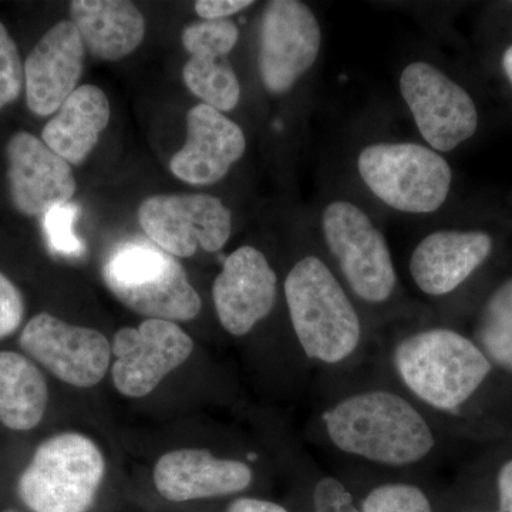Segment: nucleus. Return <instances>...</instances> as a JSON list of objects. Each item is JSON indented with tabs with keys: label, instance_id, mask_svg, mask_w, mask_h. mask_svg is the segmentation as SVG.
<instances>
[{
	"label": "nucleus",
	"instance_id": "nucleus-1",
	"mask_svg": "<svg viewBox=\"0 0 512 512\" xmlns=\"http://www.w3.org/2000/svg\"><path fill=\"white\" fill-rule=\"evenodd\" d=\"M330 441L343 453L403 467L424 460L434 446L423 414L399 394L370 390L336 403L323 416Z\"/></svg>",
	"mask_w": 512,
	"mask_h": 512
},
{
	"label": "nucleus",
	"instance_id": "nucleus-2",
	"mask_svg": "<svg viewBox=\"0 0 512 512\" xmlns=\"http://www.w3.org/2000/svg\"><path fill=\"white\" fill-rule=\"evenodd\" d=\"M394 366L414 396L441 412L460 409L493 369L476 342L447 328L407 336L394 350Z\"/></svg>",
	"mask_w": 512,
	"mask_h": 512
},
{
	"label": "nucleus",
	"instance_id": "nucleus-3",
	"mask_svg": "<svg viewBox=\"0 0 512 512\" xmlns=\"http://www.w3.org/2000/svg\"><path fill=\"white\" fill-rule=\"evenodd\" d=\"M289 318L305 355L338 365L356 352L362 323L348 293L318 256L296 262L285 281Z\"/></svg>",
	"mask_w": 512,
	"mask_h": 512
},
{
	"label": "nucleus",
	"instance_id": "nucleus-4",
	"mask_svg": "<svg viewBox=\"0 0 512 512\" xmlns=\"http://www.w3.org/2000/svg\"><path fill=\"white\" fill-rule=\"evenodd\" d=\"M103 278L113 295L147 319L188 322L201 312V298L175 256L148 239H130L111 251Z\"/></svg>",
	"mask_w": 512,
	"mask_h": 512
},
{
	"label": "nucleus",
	"instance_id": "nucleus-5",
	"mask_svg": "<svg viewBox=\"0 0 512 512\" xmlns=\"http://www.w3.org/2000/svg\"><path fill=\"white\" fill-rule=\"evenodd\" d=\"M103 453L90 437L63 433L37 447L19 480V495L33 512H86L103 481Z\"/></svg>",
	"mask_w": 512,
	"mask_h": 512
},
{
	"label": "nucleus",
	"instance_id": "nucleus-6",
	"mask_svg": "<svg viewBox=\"0 0 512 512\" xmlns=\"http://www.w3.org/2000/svg\"><path fill=\"white\" fill-rule=\"evenodd\" d=\"M360 178L370 191L394 210L431 214L450 194V165L437 151L414 143L367 146L357 158Z\"/></svg>",
	"mask_w": 512,
	"mask_h": 512
},
{
	"label": "nucleus",
	"instance_id": "nucleus-7",
	"mask_svg": "<svg viewBox=\"0 0 512 512\" xmlns=\"http://www.w3.org/2000/svg\"><path fill=\"white\" fill-rule=\"evenodd\" d=\"M323 237L349 288L369 303L386 302L397 284L386 238L362 208L333 201L322 215Z\"/></svg>",
	"mask_w": 512,
	"mask_h": 512
},
{
	"label": "nucleus",
	"instance_id": "nucleus-8",
	"mask_svg": "<svg viewBox=\"0 0 512 512\" xmlns=\"http://www.w3.org/2000/svg\"><path fill=\"white\" fill-rule=\"evenodd\" d=\"M138 222L153 244L175 258L198 248L218 252L232 232L231 212L210 194L154 195L138 208Z\"/></svg>",
	"mask_w": 512,
	"mask_h": 512
},
{
	"label": "nucleus",
	"instance_id": "nucleus-9",
	"mask_svg": "<svg viewBox=\"0 0 512 512\" xmlns=\"http://www.w3.org/2000/svg\"><path fill=\"white\" fill-rule=\"evenodd\" d=\"M400 93L431 150L448 153L476 134L478 113L470 94L433 64H407Z\"/></svg>",
	"mask_w": 512,
	"mask_h": 512
},
{
	"label": "nucleus",
	"instance_id": "nucleus-10",
	"mask_svg": "<svg viewBox=\"0 0 512 512\" xmlns=\"http://www.w3.org/2000/svg\"><path fill=\"white\" fill-rule=\"evenodd\" d=\"M322 46L315 13L299 0L269 2L259 29L258 70L269 93L289 92L312 69Z\"/></svg>",
	"mask_w": 512,
	"mask_h": 512
},
{
	"label": "nucleus",
	"instance_id": "nucleus-11",
	"mask_svg": "<svg viewBox=\"0 0 512 512\" xmlns=\"http://www.w3.org/2000/svg\"><path fill=\"white\" fill-rule=\"evenodd\" d=\"M192 350L191 336L170 320L147 319L138 328L120 329L111 346L114 386L127 397L147 396Z\"/></svg>",
	"mask_w": 512,
	"mask_h": 512
},
{
	"label": "nucleus",
	"instance_id": "nucleus-12",
	"mask_svg": "<svg viewBox=\"0 0 512 512\" xmlns=\"http://www.w3.org/2000/svg\"><path fill=\"white\" fill-rule=\"evenodd\" d=\"M19 343L29 356L70 386H96L109 370L111 345L103 333L70 325L47 312L29 320Z\"/></svg>",
	"mask_w": 512,
	"mask_h": 512
},
{
	"label": "nucleus",
	"instance_id": "nucleus-13",
	"mask_svg": "<svg viewBox=\"0 0 512 512\" xmlns=\"http://www.w3.org/2000/svg\"><path fill=\"white\" fill-rule=\"evenodd\" d=\"M9 194L20 214L45 215L76 194L72 167L28 131L13 134L6 146Z\"/></svg>",
	"mask_w": 512,
	"mask_h": 512
},
{
	"label": "nucleus",
	"instance_id": "nucleus-14",
	"mask_svg": "<svg viewBox=\"0 0 512 512\" xmlns=\"http://www.w3.org/2000/svg\"><path fill=\"white\" fill-rule=\"evenodd\" d=\"M278 279L259 249L245 245L225 259L212 285V299L222 328L244 336L274 309Z\"/></svg>",
	"mask_w": 512,
	"mask_h": 512
},
{
	"label": "nucleus",
	"instance_id": "nucleus-15",
	"mask_svg": "<svg viewBox=\"0 0 512 512\" xmlns=\"http://www.w3.org/2000/svg\"><path fill=\"white\" fill-rule=\"evenodd\" d=\"M238 40L237 23L229 19L200 20L188 25L181 35L191 56L183 69L185 86L221 113L234 110L241 100V84L227 60Z\"/></svg>",
	"mask_w": 512,
	"mask_h": 512
},
{
	"label": "nucleus",
	"instance_id": "nucleus-16",
	"mask_svg": "<svg viewBox=\"0 0 512 512\" xmlns=\"http://www.w3.org/2000/svg\"><path fill=\"white\" fill-rule=\"evenodd\" d=\"M86 47L72 20H62L36 43L25 62L26 103L39 117H49L79 87Z\"/></svg>",
	"mask_w": 512,
	"mask_h": 512
},
{
	"label": "nucleus",
	"instance_id": "nucleus-17",
	"mask_svg": "<svg viewBox=\"0 0 512 512\" xmlns=\"http://www.w3.org/2000/svg\"><path fill=\"white\" fill-rule=\"evenodd\" d=\"M247 150L244 131L221 111L201 103L187 114V141L170 161L171 173L192 185L218 183Z\"/></svg>",
	"mask_w": 512,
	"mask_h": 512
},
{
	"label": "nucleus",
	"instance_id": "nucleus-18",
	"mask_svg": "<svg viewBox=\"0 0 512 512\" xmlns=\"http://www.w3.org/2000/svg\"><path fill=\"white\" fill-rule=\"evenodd\" d=\"M252 478L251 467L242 461L218 458L198 448L170 451L154 468L158 493L174 503L241 493Z\"/></svg>",
	"mask_w": 512,
	"mask_h": 512
},
{
	"label": "nucleus",
	"instance_id": "nucleus-19",
	"mask_svg": "<svg viewBox=\"0 0 512 512\" xmlns=\"http://www.w3.org/2000/svg\"><path fill=\"white\" fill-rule=\"evenodd\" d=\"M493 251V239L481 231H436L421 239L410 258L414 284L429 296L456 291Z\"/></svg>",
	"mask_w": 512,
	"mask_h": 512
},
{
	"label": "nucleus",
	"instance_id": "nucleus-20",
	"mask_svg": "<svg viewBox=\"0 0 512 512\" xmlns=\"http://www.w3.org/2000/svg\"><path fill=\"white\" fill-rule=\"evenodd\" d=\"M69 10L86 52L99 59H124L146 36L143 13L128 0H73Z\"/></svg>",
	"mask_w": 512,
	"mask_h": 512
},
{
	"label": "nucleus",
	"instance_id": "nucleus-21",
	"mask_svg": "<svg viewBox=\"0 0 512 512\" xmlns=\"http://www.w3.org/2000/svg\"><path fill=\"white\" fill-rule=\"evenodd\" d=\"M110 101L93 84L77 87L42 131V140L70 165H80L93 153L109 126Z\"/></svg>",
	"mask_w": 512,
	"mask_h": 512
},
{
	"label": "nucleus",
	"instance_id": "nucleus-22",
	"mask_svg": "<svg viewBox=\"0 0 512 512\" xmlns=\"http://www.w3.org/2000/svg\"><path fill=\"white\" fill-rule=\"evenodd\" d=\"M49 392L28 357L0 352V421L12 430L35 429L45 416Z\"/></svg>",
	"mask_w": 512,
	"mask_h": 512
},
{
	"label": "nucleus",
	"instance_id": "nucleus-23",
	"mask_svg": "<svg viewBox=\"0 0 512 512\" xmlns=\"http://www.w3.org/2000/svg\"><path fill=\"white\" fill-rule=\"evenodd\" d=\"M477 340L491 363L512 373V279L498 286L485 303Z\"/></svg>",
	"mask_w": 512,
	"mask_h": 512
},
{
	"label": "nucleus",
	"instance_id": "nucleus-24",
	"mask_svg": "<svg viewBox=\"0 0 512 512\" xmlns=\"http://www.w3.org/2000/svg\"><path fill=\"white\" fill-rule=\"evenodd\" d=\"M362 512H433L427 495L413 484L392 483L373 488Z\"/></svg>",
	"mask_w": 512,
	"mask_h": 512
},
{
	"label": "nucleus",
	"instance_id": "nucleus-25",
	"mask_svg": "<svg viewBox=\"0 0 512 512\" xmlns=\"http://www.w3.org/2000/svg\"><path fill=\"white\" fill-rule=\"evenodd\" d=\"M77 214H79V210L72 202L57 205L46 212L43 229H45L49 247L55 254L63 256L83 254V242L77 238L76 232H74V221H76Z\"/></svg>",
	"mask_w": 512,
	"mask_h": 512
},
{
	"label": "nucleus",
	"instance_id": "nucleus-26",
	"mask_svg": "<svg viewBox=\"0 0 512 512\" xmlns=\"http://www.w3.org/2000/svg\"><path fill=\"white\" fill-rule=\"evenodd\" d=\"M25 87V64L18 46L0 22V110L19 99Z\"/></svg>",
	"mask_w": 512,
	"mask_h": 512
},
{
	"label": "nucleus",
	"instance_id": "nucleus-27",
	"mask_svg": "<svg viewBox=\"0 0 512 512\" xmlns=\"http://www.w3.org/2000/svg\"><path fill=\"white\" fill-rule=\"evenodd\" d=\"M315 512H362L353 503L345 485L333 477L320 478L313 490Z\"/></svg>",
	"mask_w": 512,
	"mask_h": 512
},
{
	"label": "nucleus",
	"instance_id": "nucleus-28",
	"mask_svg": "<svg viewBox=\"0 0 512 512\" xmlns=\"http://www.w3.org/2000/svg\"><path fill=\"white\" fill-rule=\"evenodd\" d=\"M25 302L15 284L0 272V339L12 335L22 323Z\"/></svg>",
	"mask_w": 512,
	"mask_h": 512
},
{
	"label": "nucleus",
	"instance_id": "nucleus-29",
	"mask_svg": "<svg viewBox=\"0 0 512 512\" xmlns=\"http://www.w3.org/2000/svg\"><path fill=\"white\" fill-rule=\"evenodd\" d=\"M252 5L254 2L251 0H198L194 9L202 20H221L237 15Z\"/></svg>",
	"mask_w": 512,
	"mask_h": 512
},
{
	"label": "nucleus",
	"instance_id": "nucleus-30",
	"mask_svg": "<svg viewBox=\"0 0 512 512\" xmlns=\"http://www.w3.org/2000/svg\"><path fill=\"white\" fill-rule=\"evenodd\" d=\"M498 503L500 510L498 512H512V460L507 461L501 467L497 478Z\"/></svg>",
	"mask_w": 512,
	"mask_h": 512
},
{
	"label": "nucleus",
	"instance_id": "nucleus-31",
	"mask_svg": "<svg viewBox=\"0 0 512 512\" xmlns=\"http://www.w3.org/2000/svg\"><path fill=\"white\" fill-rule=\"evenodd\" d=\"M228 512H289L282 505L258 498H239L229 505Z\"/></svg>",
	"mask_w": 512,
	"mask_h": 512
},
{
	"label": "nucleus",
	"instance_id": "nucleus-32",
	"mask_svg": "<svg viewBox=\"0 0 512 512\" xmlns=\"http://www.w3.org/2000/svg\"><path fill=\"white\" fill-rule=\"evenodd\" d=\"M503 67L508 80H510V83L512 84V45L504 52Z\"/></svg>",
	"mask_w": 512,
	"mask_h": 512
},
{
	"label": "nucleus",
	"instance_id": "nucleus-33",
	"mask_svg": "<svg viewBox=\"0 0 512 512\" xmlns=\"http://www.w3.org/2000/svg\"><path fill=\"white\" fill-rule=\"evenodd\" d=\"M6 512H13V511H6Z\"/></svg>",
	"mask_w": 512,
	"mask_h": 512
}]
</instances>
